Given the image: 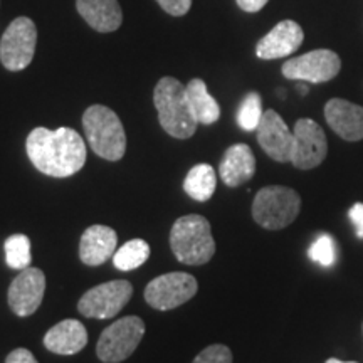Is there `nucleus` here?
Returning <instances> with one entry per match:
<instances>
[{
	"mask_svg": "<svg viewBox=\"0 0 363 363\" xmlns=\"http://www.w3.org/2000/svg\"><path fill=\"white\" fill-rule=\"evenodd\" d=\"M27 157L40 174L66 179L83 169L86 163V143L72 128L48 130L39 126L30 131L26 142Z\"/></svg>",
	"mask_w": 363,
	"mask_h": 363,
	"instance_id": "nucleus-1",
	"label": "nucleus"
},
{
	"mask_svg": "<svg viewBox=\"0 0 363 363\" xmlns=\"http://www.w3.org/2000/svg\"><path fill=\"white\" fill-rule=\"evenodd\" d=\"M158 121L162 128L177 140H187L197 131L195 120L185 94V86L179 79L165 76L158 81L153 91Z\"/></svg>",
	"mask_w": 363,
	"mask_h": 363,
	"instance_id": "nucleus-2",
	"label": "nucleus"
},
{
	"mask_svg": "<svg viewBox=\"0 0 363 363\" xmlns=\"http://www.w3.org/2000/svg\"><path fill=\"white\" fill-rule=\"evenodd\" d=\"M170 247L184 264H206L216 254V240L208 220L197 214L179 217L170 230Z\"/></svg>",
	"mask_w": 363,
	"mask_h": 363,
	"instance_id": "nucleus-3",
	"label": "nucleus"
},
{
	"mask_svg": "<svg viewBox=\"0 0 363 363\" xmlns=\"http://www.w3.org/2000/svg\"><path fill=\"white\" fill-rule=\"evenodd\" d=\"M83 128L89 148L108 162L121 160L126 152V133L121 120L103 104H93L83 115Z\"/></svg>",
	"mask_w": 363,
	"mask_h": 363,
	"instance_id": "nucleus-4",
	"label": "nucleus"
},
{
	"mask_svg": "<svg viewBox=\"0 0 363 363\" xmlns=\"http://www.w3.org/2000/svg\"><path fill=\"white\" fill-rule=\"evenodd\" d=\"M301 211V197L296 190L283 185H269L256 194L252 217L267 230H279L293 224Z\"/></svg>",
	"mask_w": 363,
	"mask_h": 363,
	"instance_id": "nucleus-5",
	"label": "nucleus"
},
{
	"mask_svg": "<svg viewBox=\"0 0 363 363\" xmlns=\"http://www.w3.org/2000/svg\"><path fill=\"white\" fill-rule=\"evenodd\" d=\"M145 335V323L138 316H123L103 330L96 355L104 363H120L133 355Z\"/></svg>",
	"mask_w": 363,
	"mask_h": 363,
	"instance_id": "nucleus-6",
	"label": "nucleus"
},
{
	"mask_svg": "<svg viewBox=\"0 0 363 363\" xmlns=\"http://www.w3.org/2000/svg\"><path fill=\"white\" fill-rule=\"evenodd\" d=\"M38 27L29 17H17L0 39V62L7 71H24L33 62Z\"/></svg>",
	"mask_w": 363,
	"mask_h": 363,
	"instance_id": "nucleus-7",
	"label": "nucleus"
},
{
	"mask_svg": "<svg viewBox=\"0 0 363 363\" xmlns=\"http://www.w3.org/2000/svg\"><path fill=\"white\" fill-rule=\"evenodd\" d=\"M199 291L197 279L189 272H167L152 279L145 288V299L158 311H169L190 301Z\"/></svg>",
	"mask_w": 363,
	"mask_h": 363,
	"instance_id": "nucleus-8",
	"label": "nucleus"
},
{
	"mask_svg": "<svg viewBox=\"0 0 363 363\" xmlns=\"http://www.w3.org/2000/svg\"><path fill=\"white\" fill-rule=\"evenodd\" d=\"M133 294V284L130 281L116 279L98 284L81 296L78 311L86 318L108 320L116 316Z\"/></svg>",
	"mask_w": 363,
	"mask_h": 363,
	"instance_id": "nucleus-9",
	"label": "nucleus"
},
{
	"mask_svg": "<svg viewBox=\"0 0 363 363\" xmlns=\"http://www.w3.org/2000/svg\"><path fill=\"white\" fill-rule=\"evenodd\" d=\"M340 69H342V59L330 49H315L303 56L288 59L281 67L284 78L315 84L328 83L337 78Z\"/></svg>",
	"mask_w": 363,
	"mask_h": 363,
	"instance_id": "nucleus-10",
	"label": "nucleus"
},
{
	"mask_svg": "<svg viewBox=\"0 0 363 363\" xmlns=\"http://www.w3.org/2000/svg\"><path fill=\"white\" fill-rule=\"evenodd\" d=\"M293 135L294 147L289 163L299 170H311L321 165L328 153V142L323 128L310 118H301L294 125Z\"/></svg>",
	"mask_w": 363,
	"mask_h": 363,
	"instance_id": "nucleus-11",
	"label": "nucleus"
},
{
	"mask_svg": "<svg viewBox=\"0 0 363 363\" xmlns=\"http://www.w3.org/2000/svg\"><path fill=\"white\" fill-rule=\"evenodd\" d=\"M45 293V274L39 267H27L9 286L7 301L17 316L34 315L39 310Z\"/></svg>",
	"mask_w": 363,
	"mask_h": 363,
	"instance_id": "nucleus-12",
	"label": "nucleus"
},
{
	"mask_svg": "<svg viewBox=\"0 0 363 363\" xmlns=\"http://www.w3.org/2000/svg\"><path fill=\"white\" fill-rule=\"evenodd\" d=\"M257 142L261 148L274 162L288 163L291 162V153L294 147V135L284 120L274 110H266L261 118V123L256 130Z\"/></svg>",
	"mask_w": 363,
	"mask_h": 363,
	"instance_id": "nucleus-13",
	"label": "nucleus"
},
{
	"mask_svg": "<svg viewBox=\"0 0 363 363\" xmlns=\"http://www.w3.org/2000/svg\"><path fill=\"white\" fill-rule=\"evenodd\" d=\"M305 40L301 26L294 21H281L256 45V56L264 61L288 57L296 52Z\"/></svg>",
	"mask_w": 363,
	"mask_h": 363,
	"instance_id": "nucleus-14",
	"label": "nucleus"
},
{
	"mask_svg": "<svg viewBox=\"0 0 363 363\" xmlns=\"http://www.w3.org/2000/svg\"><path fill=\"white\" fill-rule=\"evenodd\" d=\"M325 118L330 128L347 142L363 140V106L333 98L325 104Z\"/></svg>",
	"mask_w": 363,
	"mask_h": 363,
	"instance_id": "nucleus-15",
	"label": "nucleus"
},
{
	"mask_svg": "<svg viewBox=\"0 0 363 363\" xmlns=\"http://www.w3.org/2000/svg\"><path fill=\"white\" fill-rule=\"evenodd\" d=\"M118 235L108 225H91L79 240V257L88 266H101L116 252Z\"/></svg>",
	"mask_w": 363,
	"mask_h": 363,
	"instance_id": "nucleus-16",
	"label": "nucleus"
},
{
	"mask_svg": "<svg viewBox=\"0 0 363 363\" xmlns=\"http://www.w3.org/2000/svg\"><path fill=\"white\" fill-rule=\"evenodd\" d=\"M256 174V158L246 143H235L225 150L219 165V175L227 187H239Z\"/></svg>",
	"mask_w": 363,
	"mask_h": 363,
	"instance_id": "nucleus-17",
	"label": "nucleus"
},
{
	"mask_svg": "<svg viewBox=\"0 0 363 363\" xmlns=\"http://www.w3.org/2000/svg\"><path fill=\"white\" fill-rule=\"evenodd\" d=\"M88 343V331L78 320H62L45 333L44 347L56 355H76Z\"/></svg>",
	"mask_w": 363,
	"mask_h": 363,
	"instance_id": "nucleus-18",
	"label": "nucleus"
},
{
	"mask_svg": "<svg viewBox=\"0 0 363 363\" xmlns=\"http://www.w3.org/2000/svg\"><path fill=\"white\" fill-rule=\"evenodd\" d=\"M76 9L86 24L103 34L120 29L123 22L118 0H76Z\"/></svg>",
	"mask_w": 363,
	"mask_h": 363,
	"instance_id": "nucleus-19",
	"label": "nucleus"
},
{
	"mask_svg": "<svg viewBox=\"0 0 363 363\" xmlns=\"http://www.w3.org/2000/svg\"><path fill=\"white\" fill-rule=\"evenodd\" d=\"M187 103L190 111L199 125H214L220 118V106L216 98L208 93L206 83L202 79L195 78L185 86Z\"/></svg>",
	"mask_w": 363,
	"mask_h": 363,
	"instance_id": "nucleus-20",
	"label": "nucleus"
},
{
	"mask_svg": "<svg viewBox=\"0 0 363 363\" xmlns=\"http://www.w3.org/2000/svg\"><path fill=\"white\" fill-rule=\"evenodd\" d=\"M217 187L216 170L208 163H199L189 170L184 180V190L197 202L211 201Z\"/></svg>",
	"mask_w": 363,
	"mask_h": 363,
	"instance_id": "nucleus-21",
	"label": "nucleus"
},
{
	"mask_svg": "<svg viewBox=\"0 0 363 363\" xmlns=\"http://www.w3.org/2000/svg\"><path fill=\"white\" fill-rule=\"evenodd\" d=\"M150 246L143 239H131L125 242L113 256V264L120 271H133L147 262Z\"/></svg>",
	"mask_w": 363,
	"mask_h": 363,
	"instance_id": "nucleus-22",
	"label": "nucleus"
},
{
	"mask_svg": "<svg viewBox=\"0 0 363 363\" xmlns=\"http://www.w3.org/2000/svg\"><path fill=\"white\" fill-rule=\"evenodd\" d=\"M33 261L30 240L24 234H13L6 240V262L11 269H27Z\"/></svg>",
	"mask_w": 363,
	"mask_h": 363,
	"instance_id": "nucleus-23",
	"label": "nucleus"
},
{
	"mask_svg": "<svg viewBox=\"0 0 363 363\" xmlns=\"http://www.w3.org/2000/svg\"><path fill=\"white\" fill-rule=\"evenodd\" d=\"M262 115H264V111H262V99L259 93L252 91L240 103L238 111V123L244 131H254L259 126Z\"/></svg>",
	"mask_w": 363,
	"mask_h": 363,
	"instance_id": "nucleus-24",
	"label": "nucleus"
},
{
	"mask_svg": "<svg viewBox=\"0 0 363 363\" xmlns=\"http://www.w3.org/2000/svg\"><path fill=\"white\" fill-rule=\"evenodd\" d=\"M308 256L313 262L325 267L333 266L337 261V242L330 234H320L308 249Z\"/></svg>",
	"mask_w": 363,
	"mask_h": 363,
	"instance_id": "nucleus-25",
	"label": "nucleus"
},
{
	"mask_svg": "<svg viewBox=\"0 0 363 363\" xmlns=\"http://www.w3.org/2000/svg\"><path fill=\"white\" fill-rule=\"evenodd\" d=\"M192 363H233V352L225 345H211L203 348Z\"/></svg>",
	"mask_w": 363,
	"mask_h": 363,
	"instance_id": "nucleus-26",
	"label": "nucleus"
},
{
	"mask_svg": "<svg viewBox=\"0 0 363 363\" xmlns=\"http://www.w3.org/2000/svg\"><path fill=\"white\" fill-rule=\"evenodd\" d=\"M157 2L163 11L174 17L185 16L192 7V0H157Z\"/></svg>",
	"mask_w": 363,
	"mask_h": 363,
	"instance_id": "nucleus-27",
	"label": "nucleus"
},
{
	"mask_svg": "<svg viewBox=\"0 0 363 363\" xmlns=\"http://www.w3.org/2000/svg\"><path fill=\"white\" fill-rule=\"evenodd\" d=\"M348 217H350L353 227H355L357 238L363 239V203L358 202L348 211Z\"/></svg>",
	"mask_w": 363,
	"mask_h": 363,
	"instance_id": "nucleus-28",
	"label": "nucleus"
},
{
	"mask_svg": "<svg viewBox=\"0 0 363 363\" xmlns=\"http://www.w3.org/2000/svg\"><path fill=\"white\" fill-rule=\"evenodd\" d=\"M6 363H39L27 348H16L6 358Z\"/></svg>",
	"mask_w": 363,
	"mask_h": 363,
	"instance_id": "nucleus-29",
	"label": "nucleus"
},
{
	"mask_svg": "<svg viewBox=\"0 0 363 363\" xmlns=\"http://www.w3.org/2000/svg\"><path fill=\"white\" fill-rule=\"evenodd\" d=\"M235 2H238L240 11L249 12V13H256V12H259L262 7H264L269 0H235Z\"/></svg>",
	"mask_w": 363,
	"mask_h": 363,
	"instance_id": "nucleus-30",
	"label": "nucleus"
},
{
	"mask_svg": "<svg viewBox=\"0 0 363 363\" xmlns=\"http://www.w3.org/2000/svg\"><path fill=\"white\" fill-rule=\"evenodd\" d=\"M325 363H357V362H342V360H338V358H328Z\"/></svg>",
	"mask_w": 363,
	"mask_h": 363,
	"instance_id": "nucleus-31",
	"label": "nucleus"
}]
</instances>
